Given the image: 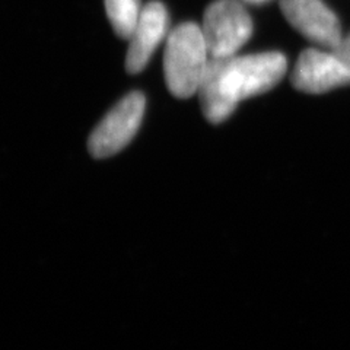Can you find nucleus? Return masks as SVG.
Masks as SVG:
<instances>
[{
    "mask_svg": "<svg viewBox=\"0 0 350 350\" xmlns=\"http://www.w3.org/2000/svg\"><path fill=\"white\" fill-rule=\"evenodd\" d=\"M292 83L301 92L324 94L350 85V70L334 51L308 49L301 53L295 64Z\"/></svg>",
    "mask_w": 350,
    "mask_h": 350,
    "instance_id": "423d86ee",
    "label": "nucleus"
},
{
    "mask_svg": "<svg viewBox=\"0 0 350 350\" xmlns=\"http://www.w3.org/2000/svg\"><path fill=\"white\" fill-rule=\"evenodd\" d=\"M286 70L288 60L278 51L211 59L197 92L206 120L225 122L241 101L270 91Z\"/></svg>",
    "mask_w": 350,
    "mask_h": 350,
    "instance_id": "f257e3e1",
    "label": "nucleus"
},
{
    "mask_svg": "<svg viewBox=\"0 0 350 350\" xmlns=\"http://www.w3.org/2000/svg\"><path fill=\"white\" fill-rule=\"evenodd\" d=\"M332 51H334L336 56L340 59L345 63L346 68L350 70V34L342 38V41L338 42V46Z\"/></svg>",
    "mask_w": 350,
    "mask_h": 350,
    "instance_id": "1a4fd4ad",
    "label": "nucleus"
},
{
    "mask_svg": "<svg viewBox=\"0 0 350 350\" xmlns=\"http://www.w3.org/2000/svg\"><path fill=\"white\" fill-rule=\"evenodd\" d=\"M284 18L306 40L334 50L342 41L340 22L321 0H280Z\"/></svg>",
    "mask_w": 350,
    "mask_h": 350,
    "instance_id": "39448f33",
    "label": "nucleus"
},
{
    "mask_svg": "<svg viewBox=\"0 0 350 350\" xmlns=\"http://www.w3.org/2000/svg\"><path fill=\"white\" fill-rule=\"evenodd\" d=\"M170 16L167 8L161 2H150L144 9L139 18L133 34L129 38V50L126 56V69L129 73H140L144 70L153 53L168 37Z\"/></svg>",
    "mask_w": 350,
    "mask_h": 350,
    "instance_id": "0eeeda50",
    "label": "nucleus"
},
{
    "mask_svg": "<svg viewBox=\"0 0 350 350\" xmlns=\"http://www.w3.org/2000/svg\"><path fill=\"white\" fill-rule=\"evenodd\" d=\"M200 27L211 59L237 56L253 34V19L238 0H216L206 9Z\"/></svg>",
    "mask_w": 350,
    "mask_h": 350,
    "instance_id": "7ed1b4c3",
    "label": "nucleus"
},
{
    "mask_svg": "<svg viewBox=\"0 0 350 350\" xmlns=\"http://www.w3.org/2000/svg\"><path fill=\"white\" fill-rule=\"evenodd\" d=\"M146 100L142 92H131L113 107L88 140L94 158L103 159L122 152L140 129L145 116Z\"/></svg>",
    "mask_w": 350,
    "mask_h": 350,
    "instance_id": "20e7f679",
    "label": "nucleus"
},
{
    "mask_svg": "<svg viewBox=\"0 0 350 350\" xmlns=\"http://www.w3.org/2000/svg\"><path fill=\"white\" fill-rule=\"evenodd\" d=\"M140 0H105L107 16L120 38L129 40L142 14Z\"/></svg>",
    "mask_w": 350,
    "mask_h": 350,
    "instance_id": "6e6552de",
    "label": "nucleus"
},
{
    "mask_svg": "<svg viewBox=\"0 0 350 350\" xmlns=\"http://www.w3.org/2000/svg\"><path fill=\"white\" fill-rule=\"evenodd\" d=\"M209 62L211 54L200 25L184 22L170 31L163 53V76L174 96L190 98L199 92Z\"/></svg>",
    "mask_w": 350,
    "mask_h": 350,
    "instance_id": "f03ea898",
    "label": "nucleus"
},
{
    "mask_svg": "<svg viewBox=\"0 0 350 350\" xmlns=\"http://www.w3.org/2000/svg\"><path fill=\"white\" fill-rule=\"evenodd\" d=\"M245 2L251 3V5H262V3L270 2V0H245Z\"/></svg>",
    "mask_w": 350,
    "mask_h": 350,
    "instance_id": "9d476101",
    "label": "nucleus"
}]
</instances>
